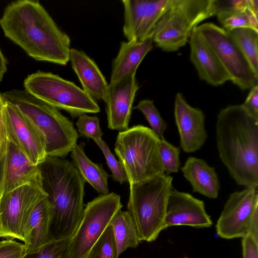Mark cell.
<instances>
[{
    "instance_id": "obj_25",
    "label": "cell",
    "mask_w": 258,
    "mask_h": 258,
    "mask_svg": "<svg viewBox=\"0 0 258 258\" xmlns=\"http://www.w3.org/2000/svg\"><path fill=\"white\" fill-rule=\"evenodd\" d=\"M115 242L116 258L128 248H136L141 242L133 219L127 211L119 210L109 224Z\"/></svg>"
},
{
    "instance_id": "obj_7",
    "label": "cell",
    "mask_w": 258,
    "mask_h": 258,
    "mask_svg": "<svg viewBox=\"0 0 258 258\" xmlns=\"http://www.w3.org/2000/svg\"><path fill=\"white\" fill-rule=\"evenodd\" d=\"M213 16V0H170L151 39L163 51H176L186 45L200 23Z\"/></svg>"
},
{
    "instance_id": "obj_35",
    "label": "cell",
    "mask_w": 258,
    "mask_h": 258,
    "mask_svg": "<svg viewBox=\"0 0 258 258\" xmlns=\"http://www.w3.org/2000/svg\"><path fill=\"white\" fill-rule=\"evenodd\" d=\"M249 0H213L215 15L244 10L249 7Z\"/></svg>"
},
{
    "instance_id": "obj_4",
    "label": "cell",
    "mask_w": 258,
    "mask_h": 258,
    "mask_svg": "<svg viewBox=\"0 0 258 258\" xmlns=\"http://www.w3.org/2000/svg\"><path fill=\"white\" fill-rule=\"evenodd\" d=\"M44 134L47 156L65 158L77 145L78 132L73 122L57 109L37 99L25 89H12L2 93Z\"/></svg>"
},
{
    "instance_id": "obj_30",
    "label": "cell",
    "mask_w": 258,
    "mask_h": 258,
    "mask_svg": "<svg viewBox=\"0 0 258 258\" xmlns=\"http://www.w3.org/2000/svg\"><path fill=\"white\" fill-rule=\"evenodd\" d=\"M179 147H177L164 138L160 139L159 154L161 162L166 174L177 173L180 167Z\"/></svg>"
},
{
    "instance_id": "obj_6",
    "label": "cell",
    "mask_w": 258,
    "mask_h": 258,
    "mask_svg": "<svg viewBox=\"0 0 258 258\" xmlns=\"http://www.w3.org/2000/svg\"><path fill=\"white\" fill-rule=\"evenodd\" d=\"M160 141L150 128L142 125L119 132L114 151L130 185L165 173L159 154Z\"/></svg>"
},
{
    "instance_id": "obj_9",
    "label": "cell",
    "mask_w": 258,
    "mask_h": 258,
    "mask_svg": "<svg viewBox=\"0 0 258 258\" xmlns=\"http://www.w3.org/2000/svg\"><path fill=\"white\" fill-rule=\"evenodd\" d=\"M122 206L120 196L114 192L101 194L88 202L80 225L72 237L70 258H87L92 248Z\"/></svg>"
},
{
    "instance_id": "obj_10",
    "label": "cell",
    "mask_w": 258,
    "mask_h": 258,
    "mask_svg": "<svg viewBox=\"0 0 258 258\" xmlns=\"http://www.w3.org/2000/svg\"><path fill=\"white\" fill-rule=\"evenodd\" d=\"M197 29L216 54L230 81L242 90L257 85L258 75L227 31L212 23H204Z\"/></svg>"
},
{
    "instance_id": "obj_22",
    "label": "cell",
    "mask_w": 258,
    "mask_h": 258,
    "mask_svg": "<svg viewBox=\"0 0 258 258\" xmlns=\"http://www.w3.org/2000/svg\"><path fill=\"white\" fill-rule=\"evenodd\" d=\"M180 169L194 192L210 199L218 197L220 188L218 175L215 168L209 165L204 160L189 157Z\"/></svg>"
},
{
    "instance_id": "obj_17",
    "label": "cell",
    "mask_w": 258,
    "mask_h": 258,
    "mask_svg": "<svg viewBox=\"0 0 258 258\" xmlns=\"http://www.w3.org/2000/svg\"><path fill=\"white\" fill-rule=\"evenodd\" d=\"M139 88L136 74L109 84L104 101L106 104L109 129L122 131L128 128L133 104Z\"/></svg>"
},
{
    "instance_id": "obj_34",
    "label": "cell",
    "mask_w": 258,
    "mask_h": 258,
    "mask_svg": "<svg viewBox=\"0 0 258 258\" xmlns=\"http://www.w3.org/2000/svg\"><path fill=\"white\" fill-rule=\"evenodd\" d=\"M26 253L25 245L12 239L0 241V258H22Z\"/></svg>"
},
{
    "instance_id": "obj_26",
    "label": "cell",
    "mask_w": 258,
    "mask_h": 258,
    "mask_svg": "<svg viewBox=\"0 0 258 258\" xmlns=\"http://www.w3.org/2000/svg\"><path fill=\"white\" fill-rule=\"evenodd\" d=\"M227 31L258 75V31L251 28H239Z\"/></svg>"
},
{
    "instance_id": "obj_29",
    "label": "cell",
    "mask_w": 258,
    "mask_h": 258,
    "mask_svg": "<svg viewBox=\"0 0 258 258\" xmlns=\"http://www.w3.org/2000/svg\"><path fill=\"white\" fill-rule=\"evenodd\" d=\"M134 109L141 111L150 124L151 130L160 139L163 138L167 125L161 117L153 101L145 99L141 100Z\"/></svg>"
},
{
    "instance_id": "obj_28",
    "label": "cell",
    "mask_w": 258,
    "mask_h": 258,
    "mask_svg": "<svg viewBox=\"0 0 258 258\" xmlns=\"http://www.w3.org/2000/svg\"><path fill=\"white\" fill-rule=\"evenodd\" d=\"M72 238L51 241L38 250L26 253L22 258H70Z\"/></svg>"
},
{
    "instance_id": "obj_14",
    "label": "cell",
    "mask_w": 258,
    "mask_h": 258,
    "mask_svg": "<svg viewBox=\"0 0 258 258\" xmlns=\"http://www.w3.org/2000/svg\"><path fill=\"white\" fill-rule=\"evenodd\" d=\"M170 0H122L124 8L123 32L127 41H143L151 38Z\"/></svg>"
},
{
    "instance_id": "obj_39",
    "label": "cell",
    "mask_w": 258,
    "mask_h": 258,
    "mask_svg": "<svg viewBox=\"0 0 258 258\" xmlns=\"http://www.w3.org/2000/svg\"><path fill=\"white\" fill-rule=\"evenodd\" d=\"M248 234L258 242V208L255 210L252 216Z\"/></svg>"
},
{
    "instance_id": "obj_15",
    "label": "cell",
    "mask_w": 258,
    "mask_h": 258,
    "mask_svg": "<svg viewBox=\"0 0 258 258\" xmlns=\"http://www.w3.org/2000/svg\"><path fill=\"white\" fill-rule=\"evenodd\" d=\"M40 179L38 165L30 161L7 133L0 157V198L18 187Z\"/></svg>"
},
{
    "instance_id": "obj_24",
    "label": "cell",
    "mask_w": 258,
    "mask_h": 258,
    "mask_svg": "<svg viewBox=\"0 0 258 258\" xmlns=\"http://www.w3.org/2000/svg\"><path fill=\"white\" fill-rule=\"evenodd\" d=\"M85 143L77 144L71 152L73 164L83 178L96 191L102 195L108 194L109 174L101 166L92 162L84 151Z\"/></svg>"
},
{
    "instance_id": "obj_20",
    "label": "cell",
    "mask_w": 258,
    "mask_h": 258,
    "mask_svg": "<svg viewBox=\"0 0 258 258\" xmlns=\"http://www.w3.org/2000/svg\"><path fill=\"white\" fill-rule=\"evenodd\" d=\"M69 61L83 90L93 99L104 101L109 84L95 61L84 51L71 49Z\"/></svg>"
},
{
    "instance_id": "obj_33",
    "label": "cell",
    "mask_w": 258,
    "mask_h": 258,
    "mask_svg": "<svg viewBox=\"0 0 258 258\" xmlns=\"http://www.w3.org/2000/svg\"><path fill=\"white\" fill-rule=\"evenodd\" d=\"M102 151L108 167L112 172L114 180L122 184L127 181V177L125 170L120 162L116 159L111 152L106 143L102 139L95 142Z\"/></svg>"
},
{
    "instance_id": "obj_40",
    "label": "cell",
    "mask_w": 258,
    "mask_h": 258,
    "mask_svg": "<svg viewBox=\"0 0 258 258\" xmlns=\"http://www.w3.org/2000/svg\"><path fill=\"white\" fill-rule=\"evenodd\" d=\"M8 61L0 47V82L3 79L5 74L8 70Z\"/></svg>"
},
{
    "instance_id": "obj_23",
    "label": "cell",
    "mask_w": 258,
    "mask_h": 258,
    "mask_svg": "<svg viewBox=\"0 0 258 258\" xmlns=\"http://www.w3.org/2000/svg\"><path fill=\"white\" fill-rule=\"evenodd\" d=\"M50 214L46 196L36 206L29 218L24 234L26 253L36 251L52 241L49 234Z\"/></svg>"
},
{
    "instance_id": "obj_11",
    "label": "cell",
    "mask_w": 258,
    "mask_h": 258,
    "mask_svg": "<svg viewBox=\"0 0 258 258\" xmlns=\"http://www.w3.org/2000/svg\"><path fill=\"white\" fill-rule=\"evenodd\" d=\"M46 194L40 179L10 191L0 198V237L24 241L30 216Z\"/></svg>"
},
{
    "instance_id": "obj_19",
    "label": "cell",
    "mask_w": 258,
    "mask_h": 258,
    "mask_svg": "<svg viewBox=\"0 0 258 258\" xmlns=\"http://www.w3.org/2000/svg\"><path fill=\"white\" fill-rule=\"evenodd\" d=\"M188 41L190 58L201 80L214 86L222 85L230 81L227 73L197 27L193 30Z\"/></svg>"
},
{
    "instance_id": "obj_13",
    "label": "cell",
    "mask_w": 258,
    "mask_h": 258,
    "mask_svg": "<svg viewBox=\"0 0 258 258\" xmlns=\"http://www.w3.org/2000/svg\"><path fill=\"white\" fill-rule=\"evenodd\" d=\"M4 119L9 136L30 161L38 165L47 156L44 134L29 117L7 100Z\"/></svg>"
},
{
    "instance_id": "obj_1",
    "label": "cell",
    "mask_w": 258,
    "mask_h": 258,
    "mask_svg": "<svg viewBox=\"0 0 258 258\" xmlns=\"http://www.w3.org/2000/svg\"><path fill=\"white\" fill-rule=\"evenodd\" d=\"M5 36L38 61L65 66L71 40L38 1L18 0L6 7L0 18Z\"/></svg>"
},
{
    "instance_id": "obj_37",
    "label": "cell",
    "mask_w": 258,
    "mask_h": 258,
    "mask_svg": "<svg viewBox=\"0 0 258 258\" xmlns=\"http://www.w3.org/2000/svg\"><path fill=\"white\" fill-rule=\"evenodd\" d=\"M242 238L243 258H258V242L249 234Z\"/></svg>"
},
{
    "instance_id": "obj_21",
    "label": "cell",
    "mask_w": 258,
    "mask_h": 258,
    "mask_svg": "<svg viewBox=\"0 0 258 258\" xmlns=\"http://www.w3.org/2000/svg\"><path fill=\"white\" fill-rule=\"evenodd\" d=\"M153 43L151 38L143 41L122 42L112 61L110 83L116 82L128 75L136 74L145 56L153 48Z\"/></svg>"
},
{
    "instance_id": "obj_32",
    "label": "cell",
    "mask_w": 258,
    "mask_h": 258,
    "mask_svg": "<svg viewBox=\"0 0 258 258\" xmlns=\"http://www.w3.org/2000/svg\"><path fill=\"white\" fill-rule=\"evenodd\" d=\"M76 125L81 136L91 138L94 142L102 139L103 134L100 126L99 118L97 116L83 114L78 117Z\"/></svg>"
},
{
    "instance_id": "obj_8",
    "label": "cell",
    "mask_w": 258,
    "mask_h": 258,
    "mask_svg": "<svg viewBox=\"0 0 258 258\" xmlns=\"http://www.w3.org/2000/svg\"><path fill=\"white\" fill-rule=\"evenodd\" d=\"M23 84L30 94L58 110L66 111L73 118L100 112L95 100L83 89L51 72L38 71L29 75Z\"/></svg>"
},
{
    "instance_id": "obj_38",
    "label": "cell",
    "mask_w": 258,
    "mask_h": 258,
    "mask_svg": "<svg viewBox=\"0 0 258 258\" xmlns=\"http://www.w3.org/2000/svg\"><path fill=\"white\" fill-rule=\"evenodd\" d=\"M6 100L0 92V157L6 143L7 131L4 119V110Z\"/></svg>"
},
{
    "instance_id": "obj_27",
    "label": "cell",
    "mask_w": 258,
    "mask_h": 258,
    "mask_svg": "<svg viewBox=\"0 0 258 258\" xmlns=\"http://www.w3.org/2000/svg\"><path fill=\"white\" fill-rule=\"evenodd\" d=\"M216 16L222 28L227 31L239 28H251L258 31V15L248 8L242 10L220 13Z\"/></svg>"
},
{
    "instance_id": "obj_12",
    "label": "cell",
    "mask_w": 258,
    "mask_h": 258,
    "mask_svg": "<svg viewBox=\"0 0 258 258\" xmlns=\"http://www.w3.org/2000/svg\"><path fill=\"white\" fill-rule=\"evenodd\" d=\"M257 208V188L248 187L231 193L217 220V234L227 239L243 238L249 233L252 216Z\"/></svg>"
},
{
    "instance_id": "obj_16",
    "label": "cell",
    "mask_w": 258,
    "mask_h": 258,
    "mask_svg": "<svg viewBox=\"0 0 258 258\" xmlns=\"http://www.w3.org/2000/svg\"><path fill=\"white\" fill-rule=\"evenodd\" d=\"M174 104L181 149L186 153L195 152L201 148L207 139L205 115L200 108L190 106L181 93L176 94Z\"/></svg>"
},
{
    "instance_id": "obj_2",
    "label": "cell",
    "mask_w": 258,
    "mask_h": 258,
    "mask_svg": "<svg viewBox=\"0 0 258 258\" xmlns=\"http://www.w3.org/2000/svg\"><path fill=\"white\" fill-rule=\"evenodd\" d=\"M219 158L240 186L258 187V119L240 105L221 109L216 124Z\"/></svg>"
},
{
    "instance_id": "obj_36",
    "label": "cell",
    "mask_w": 258,
    "mask_h": 258,
    "mask_svg": "<svg viewBox=\"0 0 258 258\" xmlns=\"http://www.w3.org/2000/svg\"><path fill=\"white\" fill-rule=\"evenodd\" d=\"M243 108L250 115L258 119V86H253L243 104Z\"/></svg>"
},
{
    "instance_id": "obj_3",
    "label": "cell",
    "mask_w": 258,
    "mask_h": 258,
    "mask_svg": "<svg viewBox=\"0 0 258 258\" xmlns=\"http://www.w3.org/2000/svg\"><path fill=\"white\" fill-rule=\"evenodd\" d=\"M38 167L50 205L51 240L72 238L84 214L86 181L74 164L64 158L47 156Z\"/></svg>"
},
{
    "instance_id": "obj_5",
    "label": "cell",
    "mask_w": 258,
    "mask_h": 258,
    "mask_svg": "<svg viewBox=\"0 0 258 258\" xmlns=\"http://www.w3.org/2000/svg\"><path fill=\"white\" fill-rule=\"evenodd\" d=\"M172 180V176L164 173L130 185L127 211L141 241H153L166 229V210Z\"/></svg>"
},
{
    "instance_id": "obj_18",
    "label": "cell",
    "mask_w": 258,
    "mask_h": 258,
    "mask_svg": "<svg viewBox=\"0 0 258 258\" xmlns=\"http://www.w3.org/2000/svg\"><path fill=\"white\" fill-rule=\"evenodd\" d=\"M212 224V221L205 210L203 201L188 193L172 189L167 201L165 228L181 225L209 227Z\"/></svg>"
},
{
    "instance_id": "obj_31",
    "label": "cell",
    "mask_w": 258,
    "mask_h": 258,
    "mask_svg": "<svg viewBox=\"0 0 258 258\" xmlns=\"http://www.w3.org/2000/svg\"><path fill=\"white\" fill-rule=\"evenodd\" d=\"M87 258H116V247L110 225L92 248Z\"/></svg>"
},
{
    "instance_id": "obj_41",
    "label": "cell",
    "mask_w": 258,
    "mask_h": 258,
    "mask_svg": "<svg viewBox=\"0 0 258 258\" xmlns=\"http://www.w3.org/2000/svg\"><path fill=\"white\" fill-rule=\"evenodd\" d=\"M185 258H187V257H185Z\"/></svg>"
}]
</instances>
